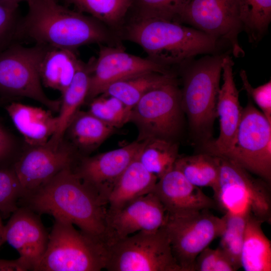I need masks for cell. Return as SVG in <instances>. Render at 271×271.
<instances>
[{
    "mask_svg": "<svg viewBox=\"0 0 271 271\" xmlns=\"http://www.w3.org/2000/svg\"><path fill=\"white\" fill-rule=\"evenodd\" d=\"M30 147L16 158L12 167L22 188L21 200L35 192L62 170L74 168L77 160L75 149L64 140L57 147L48 143Z\"/></svg>",
    "mask_w": 271,
    "mask_h": 271,
    "instance_id": "5bb4252c",
    "label": "cell"
},
{
    "mask_svg": "<svg viewBox=\"0 0 271 271\" xmlns=\"http://www.w3.org/2000/svg\"><path fill=\"white\" fill-rule=\"evenodd\" d=\"M120 37L140 46L148 58L169 67L179 66L198 55L216 54L220 43L192 27L154 18H131Z\"/></svg>",
    "mask_w": 271,
    "mask_h": 271,
    "instance_id": "3957f363",
    "label": "cell"
},
{
    "mask_svg": "<svg viewBox=\"0 0 271 271\" xmlns=\"http://www.w3.org/2000/svg\"><path fill=\"white\" fill-rule=\"evenodd\" d=\"M22 197V188L13 169H0V212L9 216L19 208Z\"/></svg>",
    "mask_w": 271,
    "mask_h": 271,
    "instance_id": "836d02e7",
    "label": "cell"
},
{
    "mask_svg": "<svg viewBox=\"0 0 271 271\" xmlns=\"http://www.w3.org/2000/svg\"><path fill=\"white\" fill-rule=\"evenodd\" d=\"M5 270H29L27 266L20 258L15 260L0 259V271Z\"/></svg>",
    "mask_w": 271,
    "mask_h": 271,
    "instance_id": "f35d334b",
    "label": "cell"
},
{
    "mask_svg": "<svg viewBox=\"0 0 271 271\" xmlns=\"http://www.w3.org/2000/svg\"><path fill=\"white\" fill-rule=\"evenodd\" d=\"M249 215L229 213H225L224 215L225 226L220 236L219 247L226 254L237 270L241 267L240 253L246 222Z\"/></svg>",
    "mask_w": 271,
    "mask_h": 271,
    "instance_id": "4dcf8cb0",
    "label": "cell"
},
{
    "mask_svg": "<svg viewBox=\"0 0 271 271\" xmlns=\"http://www.w3.org/2000/svg\"><path fill=\"white\" fill-rule=\"evenodd\" d=\"M46 251L35 271H99L105 268V244L70 222L55 218Z\"/></svg>",
    "mask_w": 271,
    "mask_h": 271,
    "instance_id": "5b68a950",
    "label": "cell"
},
{
    "mask_svg": "<svg viewBox=\"0 0 271 271\" xmlns=\"http://www.w3.org/2000/svg\"><path fill=\"white\" fill-rule=\"evenodd\" d=\"M5 242V225L2 222L0 216V247Z\"/></svg>",
    "mask_w": 271,
    "mask_h": 271,
    "instance_id": "60d3db41",
    "label": "cell"
},
{
    "mask_svg": "<svg viewBox=\"0 0 271 271\" xmlns=\"http://www.w3.org/2000/svg\"><path fill=\"white\" fill-rule=\"evenodd\" d=\"M263 223L252 215L247 218L240 257L245 271L271 270V242L262 230Z\"/></svg>",
    "mask_w": 271,
    "mask_h": 271,
    "instance_id": "cb8c5ba5",
    "label": "cell"
},
{
    "mask_svg": "<svg viewBox=\"0 0 271 271\" xmlns=\"http://www.w3.org/2000/svg\"><path fill=\"white\" fill-rule=\"evenodd\" d=\"M27 1L28 0H0V5L11 7H19L20 3Z\"/></svg>",
    "mask_w": 271,
    "mask_h": 271,
    "instance_id": "ab89813d",
    "label": "cell"
},
{
    "mask_svg": "<svg viewBox=\"0 0 271 271\" xmlns=\"http://www.w3.org/2000/svg\"><path fill=\"white\" fill-rule=\"evenodd\" d=\"M143 142L137 159L158 179L174 167L180 155L178 145L173 140L152 139Z\"/></svg>",
    "mask_w": 271,
    "mask_h": 271,
    "instance_id": "f1b7e54d",
    "label": "cell"
},
{
    "mask_svg": "<svg viewBox=\"0 0 271 271\" xmlns=\"http://www.w3.org/2000/svg\"><path fill=\"white\" fill-rule=\"evenodd\" d=\"M90 101L88 111L115 128L129 122L131 111L117 98L101 94Z\"/></svg>",
    "mask_w": 271,
    "mask_h": 271,
    "instance_id": "1f68e13d",
    "label": "cell"
},
{
    "mask_svg": "<svg viewBox=\"0 0 271 271\" xmlns=\"http://www.w3.org/2000/svg\"><path fill=\"white\" fill-rule=\"evenodd\" d=\"M183 113L177 80L145 93L132 108L129 121L138 128L137 141L173 140L180 130Z\"/></svg>",
    "mask_w": 271,
    "mask_h": 271,
    "instance_id": "30bf717a",
    "label": "cell"
},
{
    "mask_svg": "<svg viewBox=\"0 0 271 271\" xmlns=\"http://www.w3.org/2000/svg\"><path fill=\"white\" fill-rule=\"evenodd\" d=\"M72 167L66 168L20 201L38 214L67 220L106 245L107 205L83 182Z\"/></svg>",
    "mask_w": 271,
    "mask_h": 271,
    "instance_id": "7a4b0ae2",
    "label": "cell"
},
{
    "mask_svg": "<svg viewBox=\"0 0 271 271\" xmlns=\"http://www.w3.org/2000/svg\"><path fill=\"white\" fill-rule=\"evenodd\" d=\"M190 25L227 44L236 58L245 53L238 41L242 31L237 0H191L176 21Z\"/></svg>",
    "mask_w": 271,
    "mask_h": 271,
    "instance_id": "7c38bea8",
    "label": "cell"
},
{
    "mask_svg": "<svg viewBox=\"0 0 271 271\" xmlns=\"http://www.w3.org/2000/svg\"><path fill=\"white\" fill-rule=\"evenodd\" d=\"M49 46L32 47L14 42L0 53V96L27 97L58 112L61 100L49 98L45 93L39 74L42 59Z\"/></svg>",
    "mask_w": 271,
    "mask_h": 271,
    "instance_id": "52a82bcc",
    "label": "cell"
},
{
    "mask_svg": "<svg viewBox=\"0 0 271 271\" xmlns=\"http://www.w3.org/2000/svg\"><path fill=\"white\" fill-rule=\"evenodd\" d=\"M15 148L16 143L13 136L0 123V163L11 157Z\"/></svg>",
    "mask_w": 271,
    "mask_h": 271,
    "instance_id": "74e56055",
    "label": "cell"
},
{
    "mask_svg": "<svg viewBox=\"0 0 271 271\" xmlns=\"http://www.w3.org/2000/svg\"><path fill=\"white\" fill-rule=\"evenodd\" d=\"M158 180L137 159L126 168L115 184L108 200L107 211L118 209L153 192Z\"/></svg>",
    "mask_w": 271,
    "mask_h": 271,
    "instance_id": "44dd1931",
    "label": "cell"
},
{
    "mask_svg": "<svg viewBox=\"0 0 271 271\" xmlns=\"http://www.w3.org/2000/svg\"><path fill=\"white\" fill-rule=\"evenodd\" d=\"M143 141H136L121 148L97 155L83 157L73 170L108 206L109 196L117 181L137 158Z\"/></svg>",
    "mask_w": 271,
    "mask_h": 271,
    "instance_id": "9a60e30c",
    "label": "cell"
},
{
    "mask_svg": "<svg viewBox=\"0 0 271 271\" xmlns=\"http://www.w3.org/2000/svg\"><path fill=\"white\" fill-rule=\"evenodd\" d=\"M55 1H58V0H55Z\"/></svg>",
    "mask_w": 271,
    "mask_h": 271,
    "instance_id": "7bdbcfd3",
    "label": "cell"
},
{
    "mask_svg": "<svg viewBox=\"0 0 271 271\" xmlns=\"http://www.w3.org/2000/svg\"><path fill=\"white\" fill-rule=\"evenodd\" d=\"M81 62L74 51L49 47L39 67L42 83L62 93L72 82Z\"/></svg>",
    "mask_w": 271,
    "mask_h": 271,
    "instance_id": "7402d4cb",
    "label": "cell"
},
{
    "mask_svg": "<svg viewBox=\"0 0 271 271\" xmlns=\"http://www.w3.org/2000/svg\"><path fill=\"white\" fill-rule=\"evenodd\" d=\"M242 30L248 41L257 44L271 22V0H237Z\"/></svg>",
    "mask_w": 271,
    "mask_h": 271,
    "instance_id": "f546056e",
    "label": "cell"
},
{
    "mask_svg": "<svg viewBox=\"0 0 271 271\" xmlns=\"http://www.w3.org/2000/svg\"><path fill=\"white\" fill-rule=\"evenodd\" d=\"M240 77L243 89L248 96L259 107L261 112L267 120L271 122V81L258 86L253 87L250 84L246 71L241 70Z\"/></svg>",
    "mask_w": 271,
    "mask_h": 271,
    "instance_id": "8d00e7d4",
    "label": "cell"
},
{
    "mask_svg": "<svg viewBox=\"0 0 271 271\" xmlns=\"http://www.w3.org/2000/svg\"><path fill=\"white\" fill-rule=\"evenodd\" d=\"M193 185L209 187L217 191L220 172L219 158L205 152L196 155L179 156L174 167Z\"/></svg>",
    "mask_w": 271,
    "mask_h": 271,
    "instance_id": "83f0119b",
    "label": "cell"
},
{
    "mask_svg": "<svg viewBox=\"0 0 271 271\" xmlns=\"http://www.w3.org/2000/svg\"><path fill=\"white\" fill-rule=\"evenodd\" d=\"M226 54H207L178 66L183 85L182 108L193 136L204 146L212 141L213 124L217 117L222 60Z\"/></svg>",
    "mask_w": 271,
    "mask_h": 271,
    "instance_id": "277c9868",
    "label": "cell"
},
{
    "mask_svg": "<svg viewBox=\"0 0 271 271\" xmlns=\"http://www.w3.org/2000/svg\"><path fill=\"white\" fill-rule=\"evenodd\" d=\"M28 11L21 18L15 42L36 44L75 51L91 44L121 46L118 34L94 18L60 5L55 0H28Z\"/></svg>",
    "mask_w": 271,
    "mask_h": 271,
    "instance_id": "6da1fadb",
    "label": "cell"
},
{
    "mask_svg": "<svg viewBox=\"0 0 271 271\" xmlns=\"http://www.w3.org/2000/svg\"><path fill=\"white\" fill-rule=\"evenodd\" d=\"M6 109L29 146L47 144L56 131L57 117L49 109L12 102L6 106Z\"/></svg>",
    "mask_w": 271,
    "mask_h": 271,
    "instance_id": "ffe728a7",
    "label": "cell"
},
{
    "mask_svg": "<svg viewBox=\"0 0 271 271\" xmlns=\"http://www.w3.org/2000/svg\"><path fill=\"white\" fill-rule=\"evenodd\" d=\"M167 211L151 192L113 211H107V247L139 231L154 232L165 224Z\"/></svg>",
    "mask_w": 271,
    "mask_h": 271,
    "instance_id": "2e32d148",
    "label": "cell"
},
{
    "mask_svg": "<svg viewBox=\"0 0 271 271\" xmlns=\"http://www.w3.org/2000/svg\"><path fill=\"white\" fill-rule=\"evenodd\" d=\"M191 0H135L132 18H154L176 21Z\"/></svg>",
    "mask_w": 271,
    "mask_h": 271,
    "instance_id": "d6a6232c",
    "label": "cell"
},
{
    "mask_svg": "<svg viewBox=\"0 0 271 271\" xmlns=\"http://www.w3.org/2000/svg\"><path fill=\"white\" fill-rule=\"evenodd\" d=\"M98 57L91 58L86 100L102 94L109 85L119 80L149 72L172 73L169 67L150 59L125 52L122 45L100 44Z\"/></svg>",
    "mask_w": 271,
    "mask_h": 271,
    "instance_id": "4fadbf2b",
    "label": "cell"
},
{
    "mask_svg": "<svg viewBox=\"0 0 271 271\" xmlns=\"http://www.w3.org/2000/svg\"><path fill=\"white\" fill-rule=\"evenodd\" d=\"M37 214L27 207H19L5 226V240L16 249L29 270H34L45 254L49 233Z\"/></svg>",
    "mask_w": 271,
    "mask_h": 271,
    "instance_id": "e0dca14e",
    "label": "cell"
},
{
    "mask_svg": "<svg viewBox=\"0 0 271 271\" xmlns=\"http://www.w3.org/2000/svg\"><path fill=\"white\" fill-rule=\"evenodd\" d=\"M209 210L167 213L163 227L173 256L182 271H194L198 254L222 234L224 216L218 217Z\"/></svg>",
    "mask_w": 271,
    "mask_h": 271,
    "instance_id": "9c48e42d",
    "label": "cell"
},
{
    "mask_svg": "<svg viewBox=\"0 0 271 271\" xmlns=\"http://www.w3.org/2000/svg\"><path fill=\"white\" fill-rule=\"evenodd\" d=\"M19 7L0 5V53L15 42V36L21 19Z\"/></svg>",
    "mask_w": 271,
    "mask_h": 271,
    "instance_id": "d590c367",
    "label": "cell"
},
{
    "mask_svg": "<svg viewBox=\"0 0 271 271\" xmlns=\"http://www.w3.org/2000/svg\"><path fill=\"white\" fill-rule=\"evenodd\" d=\"M89 62L81 61L75 75L69 86L61 93L57 127L54 136L48 142L57 147L63 141L67 128L71 120L86 100L89 86Z\"/></svg>",
    "mask_w": 271,
    "mask_h": 271,
    "instance_id": "603a6c76",
    "label": "cell"
},
{
    "mask_svg": "<svg viewBox=\"0 0 271 271\" xmlns=\"http://www.w3.org/2000/svg\"><path fill=\"white\" fill-rule=\"evenodd\" d=\"M243 108L234 144L224 156L268 183L271 181V122L249 98Z\"/></svg>",
    "mask_w": 271,
    "mask_h": 271,
    "instance_id": "8fae6325",
    "label": "cell"
},
{
    "mask_svg": "<svg viewBox=\"0 0 271 271\" xmlns=\"http://www.w3.org/2000/svg\"><path fill=\"white\" fill-rule=\"evenodd\" d=\"M232 57L226 54L222 60L223 84L220 88L217 103L219 118L218 137L205 146V152L217 156H224L232 149L243 108L239 100V91L234 80Z\"/></svg>",
    "mask_w": 271,
    "mask_h": 271,
    "instance_id": "ac0fdd59",
    "label": "cell"
},
{
    "mask_svg": "<svg viewBox=\"0 0 271 271\" xmlns=\"http://www.w3.org/2000/svg\"><path fill=\"white\" fill-rule=\"evenodd\" d=\"M135 0H63L76 10L100 21L120 37Z\"/></svg>",
    "mask_w": 271,
    "mask_h": 271,
    "instance_id": "4316f807",
    "label": "cell"
},
{
    "mask_svg": "<svg viewBox=\"0 0 271 271\" xmlns=\"http://www.w3.org/2000/svg\"><path fill=\"white\" fill-rule=\"evenodd\" d=\"M105 269L109 271H182L162 226L139 231L107 247Z\"/></svg>",
    "mask_w": 271,
    "mask_h": 271,
    "instance_id": "ba28073f",
    "label": "cell"
},
{
    "mask_svg": "<svg viewBox=\"0 0 271 271\" xmlns=\"http://www.w3.org/2000/svg\"><path fill=\"white\" fill-rule=\"evenodd\" d=\"M153 192L169 214L218 208L214 199L191 184L175 168L158 179Z\"/></svg>",
    "mask_w": 271,
    "mask_h": 271,
    "instance_id": "d6986e66",
    "label": "cell"
},
{
    "mask_svg": "<svg viewBox=\"0 0 271 271\" xmlns=\"http://www.w3.org/2000/svg\"><path fill=\"white\" fill-rule=\"evenodd\" d=\"M177 80L173 72H149L113 83L102 94L117 98L131 111L148 91Z\"/></svg>",
    "mask_w": 271,
    "mask_h": 271,
    "instance_id": "d4e9b609",
    "label": "cell"
},
{
    "mask_svg": "<svg viewBox=\"0 0 271 271\" xmlns=\"http://www.w3.org/2000/svg\"><path fill=\"white\" fill-rule=\"evenodd\" d=\"M236 268L219 247L212 249L207 247L197 256L194 271H235Z\"/></svg>",
    "mask_w": 271,
    "mask_h": 271,
    "instance_id": "e575fe53",
    "label": "cell"
},
{
    "mask_svg": "<svg viewBox=\"0 0 271 271\" xmlns=\"http://www.w3.org/2000/svg\"><path fill=\"white\" fill-rule=\"evenodd\" d=\"M218 157L219 178L214 193L218 208L224 213L252 215L263 223L270 224V184L261 178L253 177L251 173L230 160Z\"/></svg>",
    "mask_w": 271,
    "mask_h": 271,
    "instance_id": "8992f818",
    "label": "cell"
},
{
    "mask_svg": "<svg viewBox=\"0 0 271 271\" xmlns=\"http://www.w3.org/2000/svg\"><path fill=\"white\" fill-rule=\"evenodd\" d=\"M115 128L89 111L79 110L68 125L65 134L67 133L74 148L88 152L98 147Z\"/></svg>",
    "mask_w": 271,
    "mask_h": 271,
    "instance_id": "484cf974",
    "label": "cell"
},
{
    "mask_svg": "<svg viewBox=\"0 0 271 271\" xmlns=\"http://www.w3.org/2000/svg\"><path fill=\"white\" fill-rule=\"evenodd\" d=\"M3 102V98L0 97V104Z\"/></svg>",
    "mask_w": 271,
    "mask_h": 271,
    "instance_id": "b9f144b4",
    "label": "cell"
}]
</instances>
